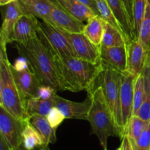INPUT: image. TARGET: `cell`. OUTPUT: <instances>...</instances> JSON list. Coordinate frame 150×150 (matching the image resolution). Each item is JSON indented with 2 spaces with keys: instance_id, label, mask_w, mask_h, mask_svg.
Listing matches in <instances>:
<instances>
[{
  "instance_id": "4",
  "label": "cell",
  "mask_w": 150,
  "mask_h": 150,
  "mask_svg": "<svg viewBox=\"0 0 150 150\" xmlns=\"http://www.w3.org/2000/svg\"><path fill=\"white\" fill-rule=\"evenodd\" d=\"M0 106L14 117L29 121L26 100L21 94L11 71L6 47L0 48Z\"/></svg>"
},
{
  "instance_id": "38",
  "label": "cell",
  "mask_w": 150,
  "mask_h": 150,
  "mask_svg": "<svg viewBox=\"0 0 150 150\" xmlns=\"http://www.w3.org/2000/svg\"><path fill=\"white\" fill-rule=\"evenodd\" d=\"M0 150H12L8 144L0 136Z\"/></svg>"
},
{
  "instance_id": "21",
  "label": "cell",
  "mask_w": 150,
  "mask_h": 150,
  "mask_svg": "<svg viewBox=\"0 0 150 150\" xmlns=\"http://www.w3.org/2000/svg\"><path fill=\"white\" fill-rule=\"evenodd\" d=\"M29 122L41 135L42 139L48 144L57 142V129L51 127L46 117L41 115H33L29 117Z\"/></svg>"
},
{
  "instance_id": "24",
  "label": "cell",
  "mask_w": 150,
  "mask_h": 150,
  "mask_svg": "<svg viewBox=\"0 0 150 150\" xmlns=\"http://www.w3.org/2000/svg\"><path fill=\"white\" fill-rule=\"evenodd\" d=\"M127 40L120 29L108 23H105V30L100 45L105 47H117L127 45Z\"/></svg>"
},
{
  "instance_id": "22",
  "label": "cell",
  "mask_w": 150,
  "mask_h": 150,
  "mask_svg": "<svg viewBox=\"0 0 150 150\" xmlns=\"http://www.w3.org/2000/svg\"><path fill=\"white\" fill-rule=\"evenodd\" d=\"M54 99L44 100L39 98H32L26 101V110L28 117L33 115H41L47 117L51 108L55 106Z\"/></svg>"
},
{
  "instance_id": "2",
  "label": "cell",
  "mask_w": 150,
  "mask_h": 150,
  "mask_svg": "<svg viewBox=\"0 0 150 150\" xmlns=\"http://www.w3.org/2000/svg\"><path fill=\"white\" fill-rule=\"evenodd\" d=\"M15 47L19 55L27 60L42 84L59 91L54 54L38 36L25 43L16 42Z\"/></svg>"
},
{
  "instance_id": "37",
  "label": "cell",
  "mask_w": 150,
  "mask_h": 150,
  "mask_svg": "<svg viewBox=\"0 0 150 150\" xmlns=\"http://www.w3.org/2000/svg\"><path fill=\"white\" fill-rule=\"evenodd\" d=\"M124 4L126 10H127V13H128L129 16L130 18L132 23L133 26V0H122Z\"/></svg>"
},
{
  "instance_id": "23",
  "label": "cell",
  "mask_w": 150,
  "mask_h": 150,
  "mask_svg": "<svg viewBox=\"0 0 150 150\" xmlns=\"http://www.w3.org/2000/svg\"><path fill=\"white\" fill-rule=\"evenodd\" d=\"M22 144L28 150H34L49 145L45 142L41 135L29 122L26 123L22 133Z\"/></svg>"
},
{
  "instance_id": "32",
  "label": "cell",
  "mask_w": 150,
  "mask_h": 150,
  "mask_svg": "<svg viewBox=\"0 0 150 150\" xmlns=\"http://www.w3.org/2000/svg\"><path fill=\"white\" fill-rule=\"evenodd\" d=\"M46 117L51 127L55 129H57L65 119L61 111L56 106H54L51 108Z\"/></svg>"
},
{
  "instance_id": "15",
  "label": "cell",
  "mask_w": 150,
  "mask_h": 150,
  "mask_svg": "<svg viewBox=\"0 0 150 150\" xmlns=\"http://www.w3.org/2000/svg\"><path fill=\"white\" fill-rule=\"evenodd\" d=\"M40 21L38 18L30 14L21 16L15 26L11 42L25 43L38 37Z\"/></svg>"
},
{
  "instance_id": "17",
  "label": "cell",
  "mask_w": 150,
  "mask_h": 150,
  "mask_svg": "<svg viewBox=\"0 0 150 150\" xmlns=\"http://www.w3.org/2000/svg\"><path fill=\"white\" fill-rule=\"evenodd\" d=\"M111 11L114 13L117 21L120 23L122 31L127 40V42L136 38L132 23L128 13L122 0H106Z\"/></svg>"
},
{
  "instance_id": "39",
  "label": "cell",
  "mask_w": 150,
  "mask_h": 150,
  "mask_svg": "<svg viewBox=\"0 0 150 150\" xmlns=\"http://www.w3.org/2000/svg\"><path fill=\"white\" fill-rule=\"evenodd\" d=\"M14 150H28V149H26V148L23 146V145L21 144L18 147L16 148V149ZM34 150H50V149H49V146H48V145H46V146H42V147H39V148H38V149H34Z\"/></svg>"
},
{
  "instance_id": "25",
  "label": "cell",
  "mask_w": 150,
  "mask_h": 150,
  "mask_svg": "<svg viewBox=\"0 0 150 150\" xmlns=\"http://www.w3.org/2000/svg\"><path fill=\"white\" fill-rule=\"evenodd\" d=\"M148 0H133V22L135 39H139L141 26L146 12Z\"/></svg>"
},
{
  "instance_id": "11",
  "label": "cell",
  "mask_w": 150,
  "mask_h": 150,
  "mask_svg": "<svg viewBox=\"0 0 150 150\" xmlns=\"http://www.w3.org/2000/svg\"><path fill=\"white\" fill-rule=\"evenodd\" d=\"M11 71L16 85L25 100L38 98V89L42 83L30 66L22 70H18L11 64Z\"/></svg>"
},
{
  "instance_id": "8",
  "label": "cell",
  "mask_w": 150,
  "mask_h": 150,
  "mask_svg": "<svg viewBox=\"0 0 150 150\" xmlns=\"http://www.w3.org/2000/svg\"><path fill=\"white\" fill-rule=\"evenodd\" d=\"M73 47L77 58L98 64L100 62V46L92 43L83 33H72L62 30Z\"/></svg>"
},
{
  "instance_id": "19",
  "label": "cell",
  "mask_w": 150,
  "mask_h": 150,
  "mask_svg": "<svg viewBox=\"0 0 150 150\" xmlns=\"http://www.w3.org/2000/svg\"><path fill=\"white\" fill-rule=\"evenodd\" d=\"M105 23L106 21L100 16H95L87 21L84 26L83 33L97 46H100L102 43Z\"/></svg>"
},
{
  "instance_id": "30",
  "label": "cell",
  "mask_w": 150,
  "mask_h": 150,
  "mask_svg": "<svg viewBox=\"0 0 150 150\" xmlns=\"http://www.w3.org/2000/svg\"><path fill=\"white\" fill-rule=\"evenodd\" d=\"M132 144L134 150H150V122L138 140Z\"/></svg>"
},
{
  "instance_id": "16",
  "label": "cell",
  "mask_w": 150,
  "mask_h": 150,
  "mask_svg": "<svg viewBox=\"0 0 150 150\" xmlns=\"http://www.w3.org/2000/svg\"><path fill=\"white\" fill-rule=\"evenodd\" d=\"M23 13L18 0L13 1L6 5L4 20L0 32V45L6 47L7 43L11 42V38L15 26L19 18Z\"/></svg>"
},
{
  "instance_id": "6",
  "label": "cell",
  "mask_w": 150,
  "mask_h": 150,
  "mask_svg": "<svg viewBox=\"0 0 150 150\" xmlns=\"http://www.w3.org/2000/svg\"><path fill=\"white\" fill-rule=\"evenodd\" d=\"M38 36L54 54L64 58L77 57L62 31L46 21H40Z\"/></svg>"
},
{
  "instance_id": "7",
  "label": "cell",
  "mask_w": 150,
  "mask_h": 150,
  "mask_svg": "<svg viewBox=\"0 0 150 150\" xmlns=\"http://www.w3.org/2000/svg\"><path fill=\"white\" fill-rule=\"evenodd\" d=\"M29 121L20 120L0 106V136L7 142L12 150L22 144V133Z\"/></svg>"
},
{
  "instance_id": "9",
  "label": "cell",
  "mask_w": 150,
  "mask_h": 150,
  "mask_svg": "<svg viewBox=\"0 0 150 150\" xmlns=\"http://www.w3.org/2000/svg\"><path fill=\"white\" fill-rule=\"evenodd\" d=\"M52 3L51 13L46 21L56 27L72 33L83 32L85 24L83 22L72 16L57 0H51Z\"/></svg>"
},
{
  "instance_id": "10",
  "label": "cell",
  "mask_w": 150,
  "mask_h": 150,
  "mask_svg": "<svg viewBox=\"0 0 150 150\" xmlns=\"http://www.w3.org/2000/svg\"><path fill=\"white\" fill-rule=\"evenodd\" d=\"M136 76L127 71L122 73L120 103L125 136L127 134V127L133 116V89Z\"/></svg>"
},
{
  "instance_id": "18",
  "label": "cell",
  "mask_w": 150,
  "mask_h": 150,
  "mask_svg": "<svg viewBox=\"0 0 150 150\" xmlns=\"http://www.w3.org/2000/svg\"><path fill=\"white\" fill-rule=\"evenodd\" d=\"M23 14H30L42 21H47L51 13V0H18Z\"/></svg>"
},
{
  "instance_id": "5",
  "label": "cell",
  "mask_w": 150,
  "mask_h": 150,
  "mask_svg": "<svg viewBox=\"0 0 150 150\" xmlns=\"http://www.w3.org/2000/svg\"><path fill=\"white\" fill-rule=\"evenodd\" d=\"M101 67L103 70L97 79L95 84L103 86L105 99L114 117L118 137L122 139L125 133L120 103L121 77L122 73L114 69L103 67L102 65Z\"/></svg>"
},
{
  "instance_id": "3",
  "label": "cell",
  "mask_w": 150,
  "mask_h": 150,
  "mask_svg": "<svg viewBox=\"0 0 150 150\" xmlns=\"http://www.w3.org/2000/svg\"><path fill=\"white\" fill-rule=\"evenodd\" d=\"M87 93L92 95V105L87 121L90 124L92 133L98 136L101 146L107 149L108 138L118 136L114 117L101 85L95 84L93 89L87 91Z\"/></svg>"
},
{
  "instance_id": "27",
  "label": "cell",
  "mask_w": 150,
  "mask_h": 150,
  "mask_svg": "<svg viewBox=\"0 0 150 150\" xmlns=\"http://www.w3.org/2000/svg\"><path fill=\"white\" fill-rule=\"evenodd\" d=\"M149 122L144 121L138 116L134 115L132 117L127 127V136H128L132 143H134L138 140L143 132L146 130Z\"/></svg>"
},
{
  "instance_id": "20",
  "label": "cell",
  "mask_w": 150,
  "mask_h": 150,
  "mask_svg": "<svg viewBox=\"0 0 150 150\" xmlns=\"http://www.w3.org/2000/svg\"><path fill=\"white\" fill-rule=\"evenodd\" d=\"M67 12L82 22L87 21L96 15L91 8L77 0H57Z\"/></svg>"
},
{
  "instance_id": "40",
  "label": "cell",
  "mask_w": 150,
  "mask_h": 150,
  "mask_svg": "<svg viewBox=\"0 0 150 150\" xmlns=\"http://www.w3.org/2000/svg\"><path fill=\"white\" fill-rule=\"evenodd\" d=\"M15 1H17V0H0V4H1V6L7 5V4H10V3Z\"/></svg>"
},
{
  "instance_id": "41",
  "label": "cell",
  "mask_w": 150,
  "mask_h": 150,
  "mask_svg": "<svg viewBox=\"0 0 150 150\" xmlns=\"http://www.w3.org/2000/svg\"><path fill=\"white\" fill-rule=\"evenodd\" d=\"M104 150H107V149H104ZM116 150H122V148H121V146H120V147L118 148V149H117Z\"/></svg>"
},
{
  "instance_id": "1",
  "label": "cell",
  "mask_w": 150,
  "mask_h": 150,
  "mask_svg": "<svg viewBox=\"0 0 150 150\" xmlns=\"http://www.w3.org/2000/svg\"><path fill=\"white\" fill-rule=\"evenodd\" d=\"M59 91L79 92L93 89L103 68L100 63L95 64L77 57L64 58L54 54Z\"/></svg>"
},
{
  "instance_id": "34",
  "label": "cell",
  "mask_w": 150,
  "mask_h": 150,
  "mask_svg": "<svg viewBox=\"0 0 150 150\" xmlns=\"http://www.w3.org/2000/svg\"><path fill=\"white\" fill-rule=\"evenodd\" d=\"M145 80V86L149 91L150 94V50L148 52L147 57H146V62H145L144 67L142 71Z\"/></svg>"
},
{
  "instance_id": "14",
  "label": "cell",
  "mask_w": 150,
  "mask_h": 150,
  "mask_svg": "<svg viewBox=\"0 0 150 150\" xmlns=\"http://www.w3.org/2000/svg\"><path fill=\"white\" fill-rule=\"evenodd\" d=\"M100 63L103 67L114 69L121 73L126 72V45L117 47H105L100 45Z\"/></svg>"
},
{
  "instance_id": "12",
  "label": "cell",
  "mask_w": 150,
  "mask_h": 150,
  "mask_svg": "<svg viewBox=\"0 0 150 150\" xmlns=\"http://www.w3.org/2000/svg\"><path fill=\"white\" fill-rule=\"evenodd\" d=\"M55 106L61 111L65 119L87 120L88 114L92 105V95L87 93V97L81 103L68 100L59 95L54 98Z\"/></svg>"
},
{
  "instance_id": "29",
  "label": "cell",
  "mask_w": 150,
  "mask_h": 150,
  "mask_svg": "<svg viewBox=\"0 0 150 150\" xmlns=\"http://www.w3.org/2000/svg\"><path fill=\"white\" fill-rule=\"evenodd\" d=\"M96 3L97 6H98V11H99L100 13V16L103 19H104L107 23L111 24L112 26H114V27L120 29V30L122 32L121 27H120V23H118L117 18H116L115 16H114V13L111 11V8H110V7L108 6L106 0H96ZM123 35H124V34H123Z\"/></svg>"
},
{
  "instance_id": "35",
  "label": "cell",
  "mask_w": 150,
  "mask_h": 150,
  "mask_svg": "<svg viewBox=\"0 0 150 150\" xmlns=\"http://www.w3.org/2000/svg\"><path fill=\"white\" fill-rule=\"evenodd\" d=\"M77 1H80L81 3L83 4L84 5L89 7V8L92 9V10L96 13V15L100 16L99 11H98V6H97L96 0H77Z\"/></svg>"
},
{
  "instance_id": "31",
  "label": "cell",
  "mask_w": 150,
  "mask_h": 150,
  "mask_svg": "<svg viewBox=\"0 0 150 150\" xmlns=\"http://www.w3.org/2000/svg\"><path fill=\"white\" fill-rule=\"evenodd\" d=\"M136 116L144 121L150 122V94L146 86H145L144 98Z\"/></svg>"
},
{
  "instance_id": "28",
  "label": "cell",
  "mask_w": 150,
  "mask_h": 150,
  "mask_svg": "<svg viewBox=\"0 0 150 150\" xmlns=\"http://www.w3.org/2000/svg\"><path fill=\"white\" fill-rule=\"evenodd\" d=\"M139 40L146 49L150 50V0L146 4V12L141 26Z\"/></svg>"
},
{
  "instance_id": "26",
  "label": "cell",
  "mask_w": 150,
  "mask_h": 150,
  "mask_svg": "<svg viewBox=\"0 0 150 150\" xmlns=\"http://www.w3.org/2000/svg\"><path fill=\"white\" fill-rule=\"evenodd\" d=\"M145 95V80L143 73L136 76L133 89V116L136 115Z\"/></svg>"
},
{
  "instance_id": "33",
  "label": "cell",
  "mask_w": 150,
  "mask_h": 150,
  "mask_svg": "<svg viewBox=\"0 0 150 150\" xmlns=\"http://www.w3.org/2000/svg\"><path fill=\"white\" fill-rule=\"evenodd\" d=\"M57 92L58 91L51 86L41 84V86L39 87V89H38V98L44 100L54 99L56 95H57Z\"/></svg>"
},
{
  "instance_id": "36",
  "label": "cell",
  "mask_w": 150,
  "mask_h": 150,
  "mask_svg": "<svg viewBox=\"0 0 150 150\" xmlns=\"http://www.w3.org/2000/svg\"><path fill=\"white\" fill-rule=\"evenodd\" d=\"M120 146H121L122 150H134L131 141L130 140L127 135L124 136V137L122 139V144Z\"/></svg>"
},
{
  "instance_id": "13",
  "label": "cell",
  "mask_w": 150,
  "mask_h": 150,
  "mask_svg": "<svg viewBox=\"0 0 150 150\" xmlns=\"http://www.w3.org/2000/svg\"><path fill=\"white\" fill-rule=\"evenodd\" d=\"M127 73L138 76L142 73L149 50L146 49L139 39L127 42Z\"/></svg>"
}]
</instances>
